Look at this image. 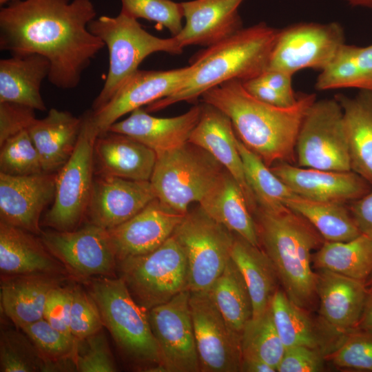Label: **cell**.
Instances as JSON below:
<instances>
[{"label": "cell", "mask_w": 372, "mask_h": 372, "mask_svg": "<svg viewBox=\"0 0 372 372\" xmlns=\"http://www.w3.org/2000/svg\"><path fill=\"white\" fill-rule=\"evenodd\" d=\"M208 291L228 326L240 336L252 318L253 307L243 277L231 258Z\"/></svg>", "instance_id": "obj_35"}, {"label": "cell", "mask_w": 372, "mask_h": 372, "mask_svg": "<svg viewBox=\"0 0 372 372\" xmlns=\"http://www.w3.org/2000/svg\"><path fill=\"white\" fill-rule=\"evenodd\" d=\"M237 140L229 117L214 106L203 102L200 118L188 141L210 154L234 178L252 214L257 203L245 178Z\"/></svg>", "instance_id": "obj_21"}, {"label": "cell", "mask_w": 372, "mask_h": 372, "mask_svg": "<svg viewBox=\"0 0 372 372\" xmlns=\"http://www.w3.org/2000/svg\"><path fill=\"white\" fill-rule=\"evenodd\" d=\"M273 320L285 349L305 346L320 350L322 340L316 327L306 312L278 289L270 303Z\"/></svg>", "instance_id": "obj_36"}, {"label": "cell", "mask_w": 372, "mask_h": 372, "mask_svg": "<svg viewBox=\"0 0 372 372\" xmlns=\"http://www.w3.org/2000/svg\"><path fill=\"white\" fill-rule=\"evenodd\" d=\"M96 11L91 0H19L0 10V49L11 55L39 54L50 63L48 81L74 89L105 47L88 28Z\"/></svg>", "instance_id": "obj_1"}, {"label": "cell", "mask_w": 372, "mask_h": 372, "mask_svg": "<svg viewBox=\"0 0 372 372\" xmlns=\"http://www.w3.org/2000/svg\"><path fill=\"white\" fill-rule=\"evenodd\" d=\"M244 87L254 97L265 103L277 107H289L297 101L296 98L288 96L271 87L256 83L253 79L242 81Z\"/></svg>", "instance_id": "obj_50"}, {"label": "cell", "mask_w": 372, "mask_h": 372, "mask_svg": "<svg viewBox=\"0 0 372 372\" xmlns=\"http://www.w3.org/2000/svg\"><path fill=\"white\" fill-rule=\"evenodd\" d=\"M0 146L1 172L25 176L43 172L39 152L28 130L9 137Z\"/></svg>", "instance_id": "obj_40"}, {"label": "cell", "mask_w": 372, "mask_h": 372, "mask_svg": "<svg viewBox=\"0 0 372 372\" xmlns=\"http://www.w3.org/2000/svg\"><path fill=\"white\" fill-rule=\"evenodd\" d=\"M172 236L187 262L190 291H208L231 258L234 233L198 206L189 211Z\"/></svg>", "instance_id": "obj_9"}, {"label": "cell", "mask_w": 372, "mask_h": 372, "mask_svg": "<svg viewBox=\"0 0 372 372\" xmlns=\"http://www.w3.org/2000/svg\"><path fill=\"white\" fill-rule=\"evenodd\" d=\"M318 269L366 281L372 273V237L361 234L342 242L325 240L313 256Z\"/></svg>", "instance_id": "obj_33"}, {"label": "cell", "mask_w": 372, "mask_h": 372, "mask_svg": "<svg viewBox=\"0 0 372 372\" xmlns=\"http://www.w3.org/2000/svg\"><path fill=\"white\" fill-rule=\"evenodd\" d=\"M103 326L99 308L90 293L80 287L72 288L70 329L79 340L101 331Z\"/></svg>", "instance_id": "obj_45"}, {"label": "cell", "mask_w": 372, "mask_h": 372, "mask_svg": "<svg viewBox=\"0 0 372 372\" xmlns=\"http://www.w3.org/2000/svg\"><path fill=\"white\" fill-rule=\"evenodd\" d=\"M344 43L342 25L301 22L279 30L267 69L292 76L304 69L322 70Z\"/></svg>", "instance_id": "obj_12"}, {"label": "cell", "mask_w": 372, "mask_h": 372, "mask_svg": "<svg viewBox=\"0 0 372 372\" xmlns=\"http://www.w3.org/2000/svg\"><path fill=\"white\" fill-rule=\"evenodd\" d=\"M192 71L191 65L169 70H138L107 104L96 111H90L99 136L106 133L125 114L172 94Z\"/></svg>", "instance_id": "obj_16"}, {"label": "cell", "mask_w": 372, "mask_h": 372, "mask_svg": "<svg viewBox=\"0 0 372 372\" xmlns=\"http://www.w3.org/2000/svg\"><path fill=\"white\" fill-rule=\"evenodd\" d=\"M349 208L360 232L372 237V189L351 203Z\"/></svg>", "instance_id": "obj_51"}, {"label": "cell", "mask_w": 372, "mask_h": 372, "mask_svg": "<svg viewBox=\"0 0 372 372\" xmlns=\"http://www.w3.org/2000/svg\"><path fill=\"white\" fill-rule=\"evenodd\" d=\"M72 288L58 286L48 294L43 311V318L56 329L71 334L70 316Z\"/></svg>", "instance_id": "obj_47"}, {"label": "cell", "mask_w": 372, "mask_h": 372, "mask_svg": "<svg viewBox=\"0 0 372 372\" xmlns=\"http://www.w3.org/2000/svg\"><path fill=\"white\" fill-rule=\"evenodd\" d=\"M19 1V0H0V5L2 6L6 3H10L14 1Z\"/></svg>", "instance_id": "obj_58"}, {"label": "cell", "mask_w": 372, "mask_h": 372, "mask_svg": "<svg viewBox=\"0 0 372 372\" xmlns=\"http://www.w3.org/2000/svg\"><path fill=\"white\" fill-rule=\"evenodd\" d=\"M74 150L56 174L53 205L45 216V225L57 231L74 230L86 214L92 185L94 146L99 134L90 111L82 117Z\"/></svg>", "instance_id": "obj_10"}, {"label": "cell", "mask_w": 372, "mask_h": 372, "mask_svg": "<svg viewBox=\"0 0 372 372\" xmlns=\"http://www.w3.org/2000/svg\"><path fill=\"white\" fill-rule=\"evenodd\" d=\"M31 234L0 220L1 275H65L68 271L65 267L49 252L41 239Z\"/></svg>", "instance_id": "obj_27"}, {"label": "cell", "mask_w": 372, "mask_h": 372, "mask_svg": "<svg viewBox=\"0 0 372 372\" xmlns=\"http://www.w3.org/2000/svg\"><path fill=\"white\" fill-rule=\"evenodd\" d=\"M185 214L155 198L128 220L107 229L117 261L157 249L172 235Z\"/></svg>", "instance_id": "obj_20"}, {"label": "cell", "mask_w": 372, "mask_h": 372, "mask_svg": "<svg viewBox=\"0 0 372 372\" xmlns=\"http://www.w3.org/2000/svg\"><path fill=\"white\" fill-rule=\"evenodd\" d=\"M316 273L320 313L336 332L347 333L357 328L369 293L364 281L331 271Z\"/></svg>", "instance_id": "obj_23"}, {"label": "cell", "mask_w": 372, "mask_h": 372, "mask_svg": "<svg viewBox=\"0 0 372 372\" xmlns=\"http://www.w3.org/2000/svg\"><path fill=\"white\" fill-rule=\"evenodd\" d=\"M245 0H192L182 2L185 25L174 37L183 48L208 47L242 28L238 8Z\"/></svg>", "instance_id": "obj_22"}, {"label": "cell", "mask_w": 372, "mask_h": 372, "mask_svg": "<svg viewBox=\"0 0 372 372\" xmlns=\"http://www.w3.org/2000/svg\"><path fill=\"white\" fill-rule=\"evenodd\" d=\"M201 97L229 117L238 138L268 167L279 162L296 164L298 134L316 94H301L293 105L277 107L258 100L241 81L234 79Z\"/></svg>", "instance_id": "obj_2"}, {"label": "cell", "mask_w": 372, "mask_h": 372, "mask_svg": "<svg viewBox=\"0 0 372 372\" xmlns=\"http://www.w3.org/2000/svg\"><path fill=\"white\" fill-rule=\"evenodd\" d=\"M34 110L17 103L0 102V145L14 134L28 130L36 119Z\"/></svg>", "instance_id": "obj_49"}, {"label": "cell", "mask_w": 372, "mask_h": 372, "mask_svg": "<svg viewBox=\"0 0 372 372\" xmlns=\"http://www.w3.org/2000/svg\"><path fill=\"white\" fill-rule=\"evenodd\" d=\"M296 165L351 171L342 110L333 98L316 101L301 124L296 143Z\"/></svg>", "instance_id": "obj_11"}, {"label": "cell", "mask_w": 372, "mask_h": 372, "mask_svg": "<svg viewBox=\"0 0 372 372\" xmlns=\"http://www.w3.org/2000/svg\"><path fill=\"white\" fill-rule=\"evenodd\" d=\"M90 294L105 326L121 350L135 362L147 365V371H164L161 351L152 333L148 311L130 294L121 278L91 280Z\"/></svg>", "instance_id": "obj_5"}, {"label": "cell", "mask_w": 372, "mask_h": 372, "mask_svg": "<svg viewBox=\"0 0 372 372\" xmlns=\"http://www.w3.org/2000/svg\"><path fill=\"white\" fill-rule=\"evenodd\" d=\"M82 118L55 108L46 116L36 118L28 129L39 152L43 170L61 169L72 155L78 140Z\"/></svg>", "instance_id": "obj_29"}, {"label": "cell", "mask_w": 372, "mask_h": 372, "mask_svg": "<svg viewBox=\"0 0 372 372\" xmlns=\"http://www.w3.org/2000/svg\"><path fill=\"white\" fill-rule=\"evenodd\" d=\"M62 274L29 273L1 276V304L4 313L22 328L43 318L50 292L64 280Z\"/></svg>", "instance_id": "obj_26"}, {"label": "cell", "mask_w": 372, "mask_h": 372, "mask_svg": "<svg viewBox=\"0 0 372 372\" xmlns=\"http://www.w3.org/2000/svg\"><path fill=\"white\" fill-rule=\"evenodd\" d=\"M269 167L295 194L311 200L347 204L371 190L372 185L353 171L301 167L285 162Z\"/></svg>", "instance_id": "obj_19"}, {"label": "cell", "mask_w": 372, "mask_h": 372, "mask_svg": "<svg viewBox=\"0 0 372 372\" xmlns=\"http://www.w3.org/2000/svg\"><path fill=\"white\" fill-rule=\"evenodd\" d=\"M315 88L318 91L342 88L368 90L367 83L353 59L350 45L344 43L331 62L320 71Z\"/></svg>", "instance_id": "obj_42"}, {"label": "cell", "mask_w": 372, "mask_h": 372, "mask_svg": "<svg viewBox=\"0 0 372 372\" xmlns=\"http://www.w3.org/2000/svg\"><path fill=\"white\" fill-rule=\"evenodd\" d=\"M155 198L149 180L97 174L86 214L90 223L110 229L130 219Z\"/></svg>", "instance_id": "obj_18"}, {"label": "cell", "mask_w": 372, "mask_h": 372, "mask_svg": "<svg viewBox=\"0 0 372 372\" xmlns=\"http://www.w3.org/2000/svg\"><path fill=\"white\" fill-rule=\"evenodd\" d=\"M240 344L242 358L259 359L277 369L285 347L276 329L270 306L246 324L240 335Z\"/></svg>", "instance_id": "obj_38"}, {"label": "cell", "mask_w": 372, "mask_h": 372, "mask_svg": "<svg viewBox=\"0 0 372 372\" xmlns=\"http://www.w3.org/2000/svg\"><path fill=\"white\" fill-rule=\"evenodd\" d=\"M189 303L200 371H240V336L228 326L209 291H190Z\"/></svg>", "instance_id": "obj_14"}, {"label": "cell", "mask_w": 372, "mask_h": 372, "mask_svg": "<svg viewBox=\"0 0 372 372\" xmlns=\"http://www.w3.org/2000/svg\"><path fill=\"white\" fill-rule=\"evenodd\" d=\"M85 349L77 351L75 368L80 372H114L116 367L105 335L101 331L85 339Z\"/></svg>", "instance_id": "obj_46"}, {"label": "cell", "mask_w": 372, "mask_h": 372, "mask_svg": "<svg viewBox=\"0 0 372 372\" xmlns=\"http://www.w3.org/2000/svg\"><path fill=\"white\" fill-rule=\"evenodd\" d=\"M252 215L260 247L271 261L283 290L295 304L308 309L317 297L311 252L325 240L285 205L273 209L257 205Z\"/></svg>", "instance_id": "obj_4"}, {"label": "cell", "mask_w": 372, "mask_h": 372, "mask_svg": "<svg viewBox=\"0 0 372 372\" xmlns=\"http://www.w3.org/2000/svg\"><path fill=\"white\" fill-rule=\"evenodd\" d=\"M121 11L138 19L156 22L166 28L172 37L182 30L183 12L180 3L172 0H121Z\"/></svg>", "instance_id": "obj_43"}, {"label": "cell", "mask_w": 372, "mask_h": 372, "mask_svg": "<svg viewBox=\"0 0 372 372\" xmlns=\"http://www.w3.org/2000/svg\"><path fill=\"white\" fill-rule=\"evenodd\" d=\"M156 153L134 138L107 132L98 136L94 146L97 174L134 180H149Z\"/></svg>", "instance_id": "obj_25"}, {"label": "cell", "mask_w": 372, "mask_h": 372, "mask_svg": "<svg viewBox=\"0 0 372 372\" xmlns=\"http://www.w3.org/2000/svg\"><path fill=\"white\" fill-rule=\"evenodd\" d=\"M238 149L242 161L246 180L252 191L257 205L273 209L295 195L292 190L271 170L263 161L247 147L238 138Z\"/></svg>", "instance_id": "obj_37"}, {"label": "cell", "mask_w": 372, "mask_h": 372, "mask_svg": "<svg viewBox=\"0 0 372 372\" xmlns=\"http://www.w3.org/2000/svg\"><path fill=\"white\" fill-rule=\"evenodd\" d=\"M284 204L305 218L327 241H348L362 234L346 204L314 200L296 194L285 200Z\"/></svg>", "instance_id": "obj_34"}, {"label": "cell", "mask_w": 372, "mask_h": 372, "mask_svg": "<svg viewBox=\"0 0 372 372\" xmlns=\"http://www.w3.org/2000/svg\"><path fill=\"white\" fill-rule=\"evenodd\" d=\"M231 258L247 287L253 316L262 315L270 306L279 282L275 268L265 251L234 234Z\"/></svg>", "instance_id": "obj_32"}, {"label": "cell", "mask_w": 372, "mask_h": 372, "mask_svg": "<svg viewBox=\"0 0 372 372\" xmlns=\"http://www.w3.org/2000/svg\"><path fill=\"white\" fill-rule=\"evenodd\" d=\"M240 371L243 372H275L276 369L263 360L242 358Z\"/></svg>", "instance_id": "obj_54"}, {"label": "cell", "mask_w": 372, "mask_h": 372, "mask_svg": "<svg viewBox=\"0 0 372 372\" xmlns=\"http://www.w3.org/2000/svg\"><path fill=\"white\" fill-rule=\"evenodd\" d=\"M1 372L48 371L45 362L32 343L14 331H1L0 339Z\"/></svg>", "instance_id": "obj_41"}, {"label": "cell", "mask_w": 372, "mask_h": 372, "mask_svg": "<svg viewBox=\"0 0 372 372\" xmlns=\"http://www.w3.org/2000/svg\"><path fill=\"white\" fill-rule=\"evenodd\" d=\"M292 77L291 74L282 70L267 69L253 80L288 96L296 98V95L292 85Z\"/></svg>", "instance_id": "obj_52"}, {"label": "cell", "mask_w": 372, "mask_h": 372, "mask_svg": "<svg viewBox=\"0 0 372 372\" xmlns=\"http://www.w3.org/2000/svg\"><path fill=\"white\" fill-rule=\"evenodd\" d=\"M323 369L320 351L305 346L285 349L276 371L278 372H318Z\"/></svg>", "instance_id": "obj_48"}, {"label": "cell", "mask_w": 372, "mask_h": 372, "mask_svg": "<svg viewBox=\"0 0 372 372\" xmlns=\"http://www.w3.org/2000/svg\"><path fill=\"white\" fill-rule=\"evenodd\" d=\"M330 358L340 368L372 371V333L359 329L347 333Z\"/></svg>", "instance_id": "obj_44"}, {"label": "cell", "mask_w": 372, "mask_h": 372, "mask_svg": "<svg viewBox=\"0 0 372 372\" xmlns=\"http://www.w3.org/2000/svg\"><path fill=\"white\" fill-rule=\"evenodd\" d=\"M353 7H359L372 10V0H343Z\"/></svg>", "instance_id": "obj_56"}, {"label": "cell", "mask_w": 372, "mask_h": 372, "mask_svg": "<svg viewBox=\"0 0 372 372\" xmlns=\"http://www.w3.org/2000/svg\"><path fill=\"white\" fill-rule=\"evenodd\" d=\"M198 205L214 220L260 247L255 221L245 196L226 169Z\"/></svg>", "instance_id": "obj_30"}, {"label": "cell", "mask_w": 372, "mask_h": 372, "mask_svg": "<svg viewBox=\"0 0 372 372\" xmlns=\"http://www.w3.org/2000/svg\"><path fill=\"white\" fill-rule=\"evenodd\" d=\"M356 329L372 333V292L369 291L364 307Z\"/></svg>", "instance_id": "obj_55"}, {"label": "cell", "mask_w": 372, "mask_h": 372, "mask_svg": "<svg viewBox=\"0 0 372 372\" xmlns=\"http://www.w3.org/2000/svg\"><path fill=\"white\" fill-rule=\"evenodd\" d=\"M156 156L149 180L156 198L183 214L191 203L204 198L225 169L210 154L189 141Z\"/></svg>", "instance_id": "obj_7"}, {"label": "cell", "mask_w": 372, "mask_h": 372, "mask_svg": "<svg viewBox=\"0 0 372 372\" xmlns=\"http://www.w3.org/2000/svg\"><path fill=\"white\" fill-rule=\"evenodd\" d=\"M366 288L369 292H372V273L365 281Z\"/></svg>", "instance_id": "obj_57"}, {"label": "cell", "mask_w": 372, "mask_h": 372, "mask_svg": "<svg viewBox=\"0 0 372 372\" xmlns=\"http://www.w3.org/2000/svg\"><path fill=\"white\" fill-rule=\"evenodd\" d=\"M279 30L260 22L242 28L227 39L198 52L192 71L172 94L147 105L156 112L178 102L192 101L207 90L234 79H253L268 68Z\"/></svg>", "instance_id": "obj_3"}, {"label": "cell", "mask_w": 372, "mask_h": 372, "mask_svg": "<svg viewBox=\"0 0 372 372\" xmlns=\"http://www.w3.org/2000/svg\"><path fill=\"white\" fill-rule=\"evenodd\" d=\"M354 62L364 78L368 90L372 91V45L359 47L350 45Z\"/></svg>", "instance_id": "obj_53"}, {"label": "cell", "mask_w": 372, "mask_h": 372, "mask_svg": "<svg viewBox=\"0 0 372 372\" xmlns=\"http://www.w3.org/2000/svg\"><path fill=\"white\" fill-rule=\"evenodd\" d=\"M40 235L46 249L68 272L80 278L114 276L117 259L107 229L89 223L78 230Z\"/></svg>", "instance_id": "obj_13"}, {"label": "cell", "mask_w": 372, "mask_h": 372, "mask_svg": "<svg viewBox=\"0 0 372 372\" xmlns=\"http://www.w3.org/2000/svg\"><path fill=\"white\" fill-rule=\"evenodd\" d=\"M56 179L54 172L25 176L0 172L1 220L40 235V216L54 199Z\"/></svg>", "instance_id": "obj_17"}, {"label": "cell", "mask_w": 372, "mask_h": 372, "mask_svg": "<svg viewBox=\"0 0 372 372\" xmlns=\"http://www.w3.org/2000/svg\"><path fill=\"white\" fill-rule=\"evenodd\" d=\"M117 267L133 298L147 311L189 290L187 258L172 235L151 252L117 261Z\"/></svg>", "instance_id": "obj_8"}, {"label": "cell", "mask_w": 372, "mask_h": 372, "mask_svg": "<svg viewBox=\"0 0 372 372\" xmlns=\"http://www.w3.org/2000/svg\"><path fill=\"white\" fill-rule=\"evenodd\" d=\"M200 113L201 105H196L181 115L161 118L141 107L125 119L115 122L108 131L130 136L158 154L188 142Z\"/></svg>", "instance_id": "obj_24"}, {"label": "cell", "mask_w": 372, "mask_h": 372, "mask_svg": "<svg viewBox=\"0 0 372 372\" xmlns=\"http://www.w3.org/2000/svg\"><path fill=\"white\" fill-rule=\"evenodd\" d=\"M189 290L148 311L152 333L165 372H199L200 364L189 308Z\"/></svg>", "instance_id": "obj_15"}, {"label": "cell", "mask_w": 372, "mask_h": 372, "mask_svg": "<svg viewBox=\"0 0 372 372\" xmlns=\"http://www.w3.org/2000/svg\"><path fill=\"white\" fill-rule=\"evenodd\" d=\"M109 52V69L105 83L94 99L92 110L107 104L149 55L158 52L173 54L183 48L174 37L159 38L144 30L136 19L121 11L116 17L101 16L88 25Z\"/></svg>", "instance_id": "obj_6"}, {"label": "cell", "mask_w": 372, "mask_h": 372, "mask_svg": "<svg viewBox=\"0 0 372 372\" xmlns=\"http://www.w3.org/2000/svg\"><path fill=\"white\" fill-rule=\"evenodd\" d=\"M50 61L39 54L12 55L0 60V102L23 105L45 111L41 94L42 82L48 78Z\"/></svg>", "instance_id": "obj_28"}, {"label": "cell", "mask_w": 372, "mask_h": 372, "mask_svg": "<svg viewBox=\"0 0 372 372\" xmlns=\"http://www.w3.org/2000/svg\"><path fill=\"white\" fill-rule=\"evenodd\" d=\"M351 171L372 185V91L360 90L354 97L338 94Z\"/></svg>", "instance_id": "obj_31"}, {"label": "cell", "mask_w": 372, "mask_h": 372, "mask_svg": "<svg viewBox=\"0 0 372 372\" xmlns=\"http://www.w3.org/2000/svg\"><path fill=\"white\" fill-rule=\"evenodd\" d=\"M21 329L45 362L48 371L62 369L68 363L75 366L79 340L72 335L56 329L44 318Z\"/></svg>", "instance_id": "obj_39"}]
</instances>
